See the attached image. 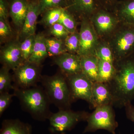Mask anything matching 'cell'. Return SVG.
I'll return each mask as SVG.
<instances>
[{
    "label": "cell",
    "mask_w": 134,
    "mask_h": 134,
    "mask_svg": "<svg viewBox=\"0 0 134 134\" xmlns=\"http://www.w3.org/2000/svg\"><path fill=\"white\" fill-rule=\"evenodd\" d=\"M114 66L115 74L108 83L113 106L122 108L134 99V53L115 62Z\"/></svg>",
    "instance_id": "cell-1"
},
{
    "label": "cell",
    "mask_w": 134,
    "mask_h": 134,
    "mask_svg": "<svg viewBox=\"0 0 134 134\" xmlns=\"http://www.w3.org/2000/svg\"><path fill=\"white\" fill-rule=\"evenodd\" d=\"M14 94L19 99L23 110L30 114L34 119L44 121L52 114L51 104L44 90L38 86L27 89L14 88Z\"/></svg>",
    "instance_id": "cell-2"
},
{
    "label": "cell",
    "mask_w": 134,
    "mask_h": 134,
    "mask_svg": "<svg viewBox=\"0 0 134 134\" xmlns=\"http://www.w3.org/2000/svg\"><path fill=\"white\" fill-rule=\"evenodd\" d=\"M40 82L51 104L59 110L70 109L74 101L65 75L61 72L52 76H41Z\"/></svg>",
    "instance_id": "cell-3"
},
{
    "label": "cell",
    "mask_w": 134,
    "mask_h": 134,
    "mask_svg": "<svg viewBox=\"0 0 134 134\" xmlns=\"http://www.w3.org/2000/svg\"><path fill=\"white\" fill-rule=\"evenodd\" d=\"M107 41L113 50L115 63L127 58L134 53V25L120 23Z\"/></svg>",
    "instance_id": "cell-4"
},
{
    "label": "cell",
    "mask_w": 134,
    "mask_h": 134,
    "mask_svg": "<svg viewBox=\"0 0 134 134\" xmlns=\"http://www.w3.org/2000/svg\"><path fill=\"white\" fill-rule=\"evenodd\" d=\"M113 105H108L97 107L91 113H89L86 120L87 125L83 133L96 132L98 130H105L112 134H115L118 127Z\"/></svg>",
    "instance_id": "cell-5"
},
{
    "label": "cell",
    "mask_w": 134,
    "mask_h": 134,
    "mask_svg": "<svg viewBox=\"0 0 134 134\" xmlns=\"http://www.w3.org/2000/svg\"><path fill=\"white\" fill-rule=\"evenodd\" d=\"M89 113L85 111H75L70 109L59 110L48 119L51 131L62 133L70 131L79 122L86 121Z\"/></svg>",
    "instance_id": "cell-6"
},
{
    "label": "cell",
    "mask_w": 134,
    "mask_h": 134,
    "mask_svg": "<svg viewBox=\"0 0 134 134\" xmlns=\"http://www.w3.org/2000/svg\"><path fill=\"white\" fill-rule=\"evenodd\" d=\"M41 65L29 61L23 63L13 70L14 89H27L37 86L41 79Z\"/></svg>",
    "instance_id": "cell-7"
},
{
    "label": "cell",
    "mask_w": 134,
    "mask_h": 134,
    "mask_svg": "<svg viewBox=\"0 0 134 134\" xmlns=\"http://www.w3.org/2000/svg\"><path fill=\"white\" fill-rule=\"evenodd\" d=\"M90 19L99 38L103 40H107L120 24L113 11L102 8L96 11Z\"/></svg>",
    "instance_id": "cell-8"
},
{
    "label": "cell",
    "mask_w": 134,
    "mask_h": 134,
    "mask_svg": "<svg viewBox=\"0 0 134 134\" xmlns=\"http://www.w3.org/2000/svg\"><path fill=\"white\" fill-rule=\"evenodd\" d=\"M66 77L74 101L85 100L91 109H95L92 95L93 82L82 72Z\"/></svg>",
    "instance_id": "cell-9"
},
{
    "label": "cell",
    "mask_w": 134,
    "mask_h": 134,
    "mask_svg": "<svg viewBox=\"0 0 134 134\" xmlns=\"http://www.w3.org/2000/svg\"><path fill=\"white\" fill-rule=\"evenodd\" d=\"M80 24L79 48L77 54L80 57L95 55L100 39L90 19H82Z\"/></svg>",
    "instance_id": "cell-10"
},
{
    "label": "cell",
    "mask_w": 134,
    "mask_h": 134,
    "mask_svg": "<svg viewBox=\"0 0 134 134\" xmlns=\"http://www.w3.org/2000/svg\"><path fill=\"white\" fill-rule=\"evenodd\" d=\"M19 40L8 42L1 50L0 61L3 66L14 70L24 62Z\"/></svg>",
    "instance_id": "cell-11"
},
{
    "label": "cell",
    "mask_w": 134,
    "mask_h": 134,
    "mask_svg": "<svg viewBox=\"0 0 134 134\" xmlns=\"http://www.w3.org/2000/svg\"><path fill=\"white\" fill-rule=\"evenodd\" d=\"M101 8L97 0H68L66 9L80 22L84 18L90 19Z\"/></svg>",
    "instance_id": "cell-12"
},
{
    "label": "cell",
    "mask_w": 134,
    "mask_h": 134,
    "mask_svg": "<svg viewBox=\"0 0 134 134\" xmlns=\"http://www.w3.org/2000/svg\"><path fill=\"white\" fill-rule=\"evenodd\" d=\"M54 62L66 77L82 72L81 57L77 54L64 53L55 56Z\"/></svg>",
    "instance_id": "cell-13"
},
{
    "label": "cell",
    "mask_w": 134,
    "mask_h": 134,
    "mask_svg": "<svg viewBox=\"0 0 134 134\" xmlns=\"http://www.w3.org/2000/svg\"><path fill=\"white\" fill-rule=\"evenodd\" d=\"M40 15L39 7L37 1L29 0L28 12L19 34V38L22 41L28 37L35 35L37 20Z\"/></svg>",
    "instance_id": "cell-14"
},
{
    "label": "cell",
    "mask_w": 134,
    "mask_h": 134,
    "mask_svg": "<svg viewBox=\"0 0 134 134\" xmlns=\"http://www.w3.org/2000/svg\"><path fill=\"white\" fill-rule=\"evenodd\" d=\"M9 16L15 25L21 30L28 12L29 0H9Z\"/></svg>",
    "instance_id": "cell-15"
},
{
    "label": "cell",
    "mask_w": 134,
    "mask_h": 134,
    "mask_svg": "<svg viewBox=\"0 0 134 134\" xmlns=\"http://www.w3.org/2000/svg\"><path fill=\"white\" fill-rule=\"evenodd\" d=\"M92 95L95 108L100 106L113 105L112 95L108 83L98 82H93Z\"/></svg>",
    "instance_id": "cell-16"
},
{
    "label": "cell",
    "mask_w": 134,
    "mask_h": 134,
    "mask_svg": "<svg viewBox=\"0 0 134 134\" xmlns=\"http://www.w3.org/2000/svg\"><path fill=\"white\" fill-rule=\"evenodd\" d=\"M112 11L120 23L134 25V0H119Z\"/></svg>",
    "instance_id": "cell-17"
},
{
    "label": "cell",
    "mask_w": 134,
    "mask_h": 134,
    "mask_svg": "<svg viewBox=\"0 0 134 134\" xmlns=\"http://www.w3.org/2000/svg\"><path fill=\"white\" fill-rule=\"evenodd\" d=\"M32 133L31 125L17 119L4 120L0 131V134H32Z\"/></svg>",
    "instance_id": "cell-18"
},
{
    "label": "cell",
    "mask_w": 134,
    "mask_h": 134,
    "mask_svg": "<svg viewBox=\"0 0 134 134\" xmlns=\"http://www.w3.org/2000/svg\"><path fill=\"white\" fill-rule=\"evenodd\" d=\"M46 41V37L43 34L39 33L35 35L33 51L27 61L41 65L43 60L49 55Z\"/></svg>",
    "instance_id": "cell-19"
},
{
    "label": "cell",
    "mask_w": 134,
    "mask_h": 134,
    "mask_svg": "<svg viewBox=\"0 0 134 134\" xmlns=\"http://www.w3.org/2000/svg\"><path fill=\"white\" fill-rule=\"evenodd\" d=\"M81 57L82 73L93 82H98V58L95 55Z\"/></svg>",
    "instance_id": "cell-20"
},
{
    "label": "cell",
    "mask_w": 134,
    "mask_h": 134,
    "mask_svg": "<svg viewBox=\"0 0 134 134\" xmlns=\"http://www.w3.org/2000/svg\"><path fill=\"white\" fill-rule=\"evenodd\" d=\"M98 82L108 83L115 74L114 65L108 62L99 59Z\"/></svg>",
    "instance_id": "cell-21"
},
{
    "label": "cell",
    "mask_w": 134,
    "mask_h": 134,
    "mask_svg": "<svg viewBox=\"0 0 134 134\" xmlns=\"http://www.w3.org/2000/svg\"><path fill=\"white\" fill-rule=\"evenodd\" d=\"M95 55L99 59L105 61L115 64V59L113 50L105 40L100 39L96 50Z\"/></svg>",
    "instance_id": "cell-22"
},
{
    "label": "cell",
    "mask_w": 134,
    "mask_h": 134,
    "mask_svg": "<svg viewBox=\"0 0 134 134\" xmlns=\"http://www.w3.org/2000/svg\"><path fill=\"white\" fill-rule=\"evenodd\" d=\"M46 45L50 56H56L67 52L64 40L54 37L46 38Z\"/></svg>",
    "instance_id": "cell-23"
},
{
    "label": "cell",
    "mask_w": 134,
    "mask_h": 134,
    "mask_svg": "<svg viewBox=\"0 0 134 134\" xmlns=\"http://www.w3.org/2000/svg\"><path fill=\"white\" fill-rule=\"evenodd\" d=\"M58 23L62 25L70 33L76 31L80 22L66 8H63Z\"/></svg>",
    "instance_id": "cell-24"
},
{
    "label": "cell",
    "mask_w": 134,
    "mask_h": 134,
    "mask_svg": "<svg viewBox=\"0 0 134 134\" xmlns=\"http://www.w3.org/2000/svg\"><path fill=\"white\" fill-rule=\"evenodd\" d=\"M63 8H54L46 10L42 14L40 23L46 27L50 26L58 23Z\"/></svg>",
    "instance_id": "cell-25"
},
{
    "label": "cell",
    "mask_w": 134,
    "mask_h": 134,
    "mask_svg": "<svg viewBox=\"0 0 134 134\" xmlns=\"http://www.w3.org/2000/svg\"><path fill=\"white\" fill-rule=\"evenodd\" d=\"M10 70L3 66L0 70V93L3 92H9L11 90H14L13 76L10 74Z\"/></svg>",
    "instance_id": "cell-26"
},
{
    "label": "cell",
    "mask_w": 134,
    "mask_h": 134,
    "mask_svg": "<svg viewBox=\"0 0 134 134\" xmlns=\"http://www.w3.org/2000/svg\"><path fill=\"white\" fill-rule=\"evenodd\" d=\"M38 4L40 14L46 10L54 8H66L68 0H36Z\"/></svg>",
    "instance_id": "cell-27"
},
{
    "label": "cell",
    "mask_w": 134,
    "mask_h": 134,
    "mask_svg": "<svg viewBox=\"0 0 134 134\" xmlns=\"http://www.w3.org/2000/svg\"><path fill=\"white\" fill-rule=\"evenodd\" d=\"M67 52L77 54L79 48V32L70 33L64 40Z\"/></svg>",
    "instance_id": "cell-28"
},
{
    "label": "cell",
    "mask_w": 134,
    "mask_h": 134,
    "mask_svg": "<svg viewBox=\"0 0 134 134\" xmlns=\"http://www.w3.org/2000/svg\"><path fill=\"white\" fill-rule=\"evenodd\" d=\"M35 35L28 37L20 43V49L24 62L28 60L32 53Z\"/></svg>",
    "instance_id": "cell-29"
},
{
    "label": "cell",
    "mask_w": 134,
    "mask_h": 134,
    "mask_svg": "<svg viewBox=\"0 0 134 134\" xmlns=\"http://www.w3.org/2000/svg\"><path fill=\"white\" fill-rule=\"evenodd\" d=\"M49 28V33L55 38L64 40L70 34L65 27L59 23L55 24Z\"/></svg>",
    "instance_id": "cell-30"
},
{
    "label": "cell",
    "mask_w": 134,
    "mask_h": 134,
    "mask_svg": "<svg viewBox=\"0 0 134 134\" xmlns=\"http://www.w3.org/2000/svg\"><path fill=\"white\" fill-rule=\"evenodd\" d=\"M12 31L8 21L0 18V40L1 43L7 41L12 37Z\"/></svg>",
    "instance_id": "cell-31"
},
{
    "label": "cell",
    "mask_w": 134,
    "mask_h": 134,
    "mask_svg": "<svg viewBox=\"0 0 134 134\" xmlns=\"http://www.w3.org/2000/svg\"><path fill=\"white\" fill-rule=\"evenodd\" d=\"M14 96V93L10 94L9 92H3L0 93V116H2L3 112L10 104L12 98Z\"/></svg>",
    "instance_id": "cell-32"
},
{
    "label": "cell",
    "mask_w": 134,
    "mask_h": 134,
    "mask_svg": "<svg viewBox=\"0 0 134 134\" xmlns=\"http://www.w3.org/2000/svg\"><path fill=\"white\" fill-rule=\"evenodd\" d=\"M9 16V0H0V18L8 21Z\"/></svg>",
    "instance_id": "cell-33"
},
{
    "label": "cell",
    "mask_w": 134,
    "mask_h": 134,
    "mask_svg": "<svg viewBox=\"0 0 134 134\" xmlns=\"http://www.w3.org/2000/svg\"><path fill=\"white\" fill-rule=\"evenodd\" d=\"M100 7L105 9L112 11L117 2L119 0H97Z\"/></svg>",
    "instance_id": "cell-34"
},
{
    "label": "cell",
    "mask_w": 134,
    "mask_h": 134,
    "mask_svg": "<svg viewBox=\"0 0 134 134\" xmlns=\"http://www.w3.org/2000/svg\"><path fill=\"white\" fill-rule=\"evenodd\" d=\"M125 108L127 118L134 122V106L132 103H129L125 106Z\"/></svg>",
    "instance_id": "cell-35"
}]
</instances>
